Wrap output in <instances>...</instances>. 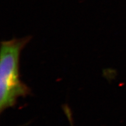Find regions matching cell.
Masks as SVG:
<instances>
[{"instance_id":"6da1fadb","label":"cell","mask_w":126,"mask_h":126,"mask_svg":"<svg viewBox=\"0 0 126 126\" xmlns=\"http://www.w3.org/2000/svg\"><path fill=\"white\" fill-rule=\"evenodd\" d=\"M31 37L2 41L0 54V111L14 107L17 99L26 97L31 90L21 81L19 74V59L22 50L29 43Z\"/></svg>"},{"instance_id":"7a4b0ae2","label":"cell","mask_w":126,"mask_h":126,"mask_svg":"<svg viewBox=\"0 0 126 126\" xmlns=\"http://www.w3.org/2000/svg\"><path fill=\"white\" fill-rule=\"evenodd\" d=\"M63 109H64V112H65L66 116L68 119L69 122H70L71 126H74L73 124V120H72V114L71 112V110L69 108V107L67 106V105H64V107H63Z\"/></svg>"}]
</instances>
